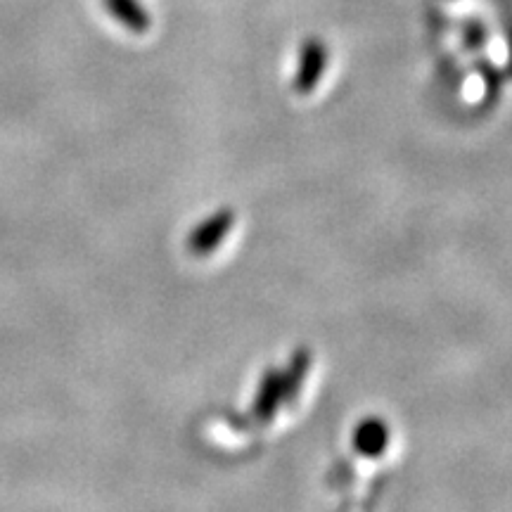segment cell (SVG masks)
Returning a JSON list of instances; mask_svg holds the SVG:
<instances>
[{
    "label": "cell",
    "mask_w": 512,
    "mask_h": 512,
    "mask_svg": "<svg viewBox=\"0 0 512 512\" xmlns=\"http://www.w3.org/2000/svg\"><path fill=\"white\" fill-rule=\"evenodd\" d=\"M102 5L110 12L114 22H119L121 27L133 31V34H145L152 27L150 12L145 10L140 0H102Z\"/></svg>",
    "instance_id": "5"
},
{
    "label": "cell",
    "mask_w": 512,
    "mask_h": 512,
    "mask_svg": "<svg viewBox=\"0 0 512 512\" xmlns=\"http://www.w3.org/2000/svg\"><path fill=\"white\" fill-rule=\"evenodd\" d=\"M235 226V211L230 207H221L219 211L207 216L190 230L185 247L192 256H209L221 247V242L228 238Z\"/></svg>",
    "instance_id": "1"
},
{
    "label": "cell",
    "mask_w": 512,
    "mask_h": 512,
    "mask_svg": "<svg viewBox=\"0 0 512 512\" xmlns=\"http://www.w3.org/2000/svg\"><path fill=\"white\" fill-rule=\"evenodd\" d=\"M309 370H311V351L306 347L294 349L290 361H287L285 373H283V403L285 406H294V403H297Z\"/></svg>",
    "instance_id": "6"
},
{
    "label": "cell",
    "mask_w": 512,
    "mask_h": 512,
    "mask_svg": "<svg viewBox=\"0 0 512 512\" xmlns=\"http://www.w3.org/2000/svg\"><path fill=\"white\" fill-rule=\"evenodd\" d=\"M389 425L382 418H366L354 427L351 444L363 458H380L389 446Z\"/></svg>",
    "instance_id": "4"
},
{
    "label": "cell",
    "mask_w": 512,
    "mask_h": 512,
    "mask_svg": "<svg viewBox=\"0 0 512 512\" xmlns=\"http://www.w3.org/2000/svg\"><path fill=\"white\" fill-rule=\"evenodd\" d=\"M463 41L467 50H482L489 41V29L479 19H467L463 27Z\"/></svg>",
    "instance_id": "7"
},
{
    "label": "cell",
    "mask_w": 512,
    "mask_h": 512,
    "mask_svg": "<svg viewBox=\"0 0 512 512\" xmlns=\"http://www.w3.org/2000/svg\"><path fill=\"white\" fill-rule=\"evenodd\" d=\"M328 46L320 38H306L299 48L297 72H294V91L309 95L313 88L323 79L325 69H328Z\"/></svg>",
    "instance_id": "2"
},
{
    "label": "cell",
    "mask_w": 512,
    "mask_h": 512,
    "mask_svg": "<svg viewBox=\"0 0 512 512\" xmlns=\"http://www.w3.org/2000/svg\"><path fill=\"white\" fill-rule=\"evenodd\" d=\"M280 406H283V373L278 368H266L252 403V418L259 425H271Z\"/></svg>",
    "instance_id": "3"
}]
</instances>
